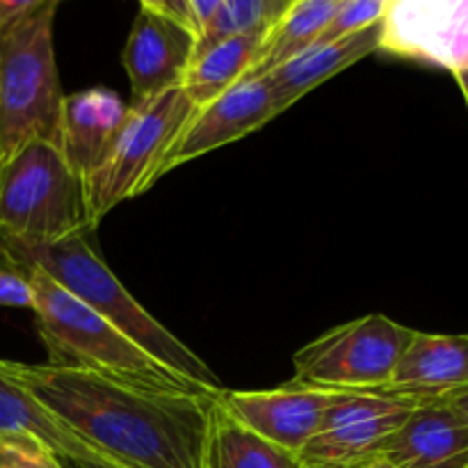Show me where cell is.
I'll list each match as a JSON object with an SVG mask.
<instances>
[{
	"label": "cell",
	"mask_w": 468,
	"mask_h": 468,
	"mask_svg": "<svg viewBox=\"0 0 468 468\" xmlns=\"http://www.w3.org/2000/svg\"><path fill=\"white\" fill-rule=\"evenodd\" d=\"M300 468H336V466H304V464H300Z\"/></svg>",
	"instance_id": "f546056e"
},
{
	"label": "cell",
	"mask_w": 468,
	"mask_h": 468,
	"mask_svg": "<svg viewBox=\"0 0 468 468\" xmlns=\"http://www.w3.org/2000/svg\"><path fill=\"white\" fill-rule=\"evenodd\" d=\"M58 0L0 32V169L32 142L59 140L64 91L55 59Z\"/></svg>",
	"instance_id": "277c9868"
},
{
	"label": "cell",
	"mask_w": 468,
	"mask_h": 468,
	"mask_svg": "<svg viewBox=\"0 0 468 468\" xmlns=\"http://www.w3.org/2000/svg\"><path fill=\"white\" fill-rule=\"evenodd\" d=\"M388 0H341L334 12L332 21L327 23L320 37L315 39L314 46L332 44V41L350 37L355 32L368 30V27L382 23L384 14H387ZM311 46V48H314Z\"/></svg>",
	"instance_id": "7402d4cb"
},
{
	"label": "cell",
	"mask_w": 468,
	"mask_h": 468,
	"mask_svg": "<svg viewBox=\"0 0 468 468\" xmlns=\"http://www.w3.org/2000/svg\"><path fill=\"white\" fill-rule=\"evenodd\" d=\"M128 103L108 87H90L64 96L58 146L69 169L85 181L122 131Z\"/></svg>",
	"instance_id": "4fadbf2b"
},
{
	"label": "cell",
	"mask_w": 468,
	"mask_h": 468,
	"mask_svg": "<svg viewBox=\"0 0 468 468\" xmlns=\"http://www.w3.org/2000/svg\"><path fill=\"white\" fill-rule=\"evenodd\" d=\"M291 0H219L218 12L208 21L206 30L197 37L195 55L236 39V37L265 32L282 18Z\"/></svg>",
	"instance_id": "44dd1931"
},
{
	"label": "cell",
	"mask_w": 468,
	"mask_h": 468,
	"mask_svg": "<svg viewBox=\"0 0 468 468\" xmlns=\"http://www.w3.org/2000/svg\"><path fill=\"white\" fill-rule=\"evenodd\" d=\"M0 434H30L53 448L67 464L99 460V452L87 446L55 414H50L26 388L0 375ZM105 460V457H103Z\"/></svg>",
	"instance_id": "e0dca14e"
},
{
	"label": "cell",
	"mask_w": 468,
	"mask_h": 468,
	"mask_svg": "<svg viewBox=\"0 0 468 468\" xmlns=\"http://www.w3.org/2000/svg\"><path fill=\"white\" fill-rule=\"evenodd\" d=\"M85 187L53 142H32L0 169V240L55 245L91 233Z\"/></svg>",
	"instance_id": "5b68a950"
},
{
	"label": "cell",
	"mask_w": 468,
	"mask_h": 468,
	"mask_svg": "<svg viewBox=\"0 0 468 468\" xmlns=\"http://www.w3.org/2000/svg\"><path fill=\"white\" fill-rule=\"evenodd\" d=\"M338 391L309 387L291 379L268 391H227L218 402L229 416L265 441L300 457L318 434L324 411Z\"/></svg>",
	"instance_id": "8fae6325"
},
{
	"label": "cell",
	"mask_w": 468,
	"mask_h": 468,
	"mask_svg": "<svg viewBox=\"0 0 468 468\" xmlns=\"http://www.w3.org/2000/svg\"><path fill=\"white\" fill-rule=\"evenodd\" d=\"M69 466H73V468H122L117 464H112V462L103 460V457H99V460H85V462H80V464H69Z\"/></svg>",
	"instance_id": "83f0119b"
},
{
	"label": "cell",
	"mask_w": 468,
	"mask_h": 468,
	"mask_svg": "<svg viewBox=\"0 0 468 468\" xmlns=\"http://www.w3.org/2000/svg\"><path fill=\"white\" fill-rule=\"evenodd\" d=\"M414 332L382 314L338 324L295 352L292 379L329 391H382Z\"/></svg>",
	"instance_id": "52a82bcc"
},
{
	"label": "cell",
	"mask_w": 468,
	"mask_h": 468,
	"mask_svg": "<svg viewBox=\"0 0 468 468\" xmlns=\"http://www.w3.org/2000/svg\"><path fill=\"white\" fill-rule=\"evenodd\" d=\"M90 236L91 233H80L55 245H16L0 240V256L12 270H41L69 295L131 338L146 355L158 359L187 382L219 396L224 387L215 370L123 288L117 274L94 250Z\"/></svg>",
	"instance_id": "7a4b0ae2"
},
{
	"label": "cell",
	"mask_w": 468,
	"mask_h": 468,
	"mask_svg": "<svg viewBox=\"0 0 468 468\" xmlns=\"http://www.w3.org/2000/svg\"><path fill=\"white\" fill-rule=\"evenodd\" d=\"M451 405L455 407L457 411H460V416H462V419H464V423L468 425V388H466V391H462L460 396L452 398Z\"/></svg>",
	"instance_id": "484cf974"
},
{
	"label": "cell",
	"mask_w": 468,
	"mask_h": 468,
	"mask_svg": "<svg viewBox=\"0 0 468 468\" xmlns=\"http://www.w3.org/2000/svg\"><path fill=\"white\" fill-rule=\"evenodd\" d=\"M204 468H300V460L247 430L215 400Z\"/></svg>",
	"instance_id": "ffe728a7"
},
{
	"label": "cell",
	"mask_w": 468,
	"mask_h": 468,
	"mask_svg": "<svg viewBox=\"0 0 468 468\" xmlns=\"http://www.w3.org/2000/svg\"><path fill=\"white\" fill-rule=\"evenodd\" d=\"M18 272L26 274L35 292L32 314H35L37 332L44 343L46 355H48V361H46L48 366L87 370V373L137 384V387L215 396L146 355L131 338L123 336L99 314L69 295L41 270L26 268Z\"/></svg>",
	"instance_id": "3957f363"
},
{
	"label": "cell",
	"mask_w": 468,
	"mask_h": 468,
	"mask_svg": "<svg viewBox=\"0 0 468 468\" xmlns=\"http://www.w3.org/2000/svg\"><path fill=\"white\" fill-rule=\"evenodd\" d=\"M195 58V35L165 14L140 3L122 64L131 80V108L149 103L165 91L181 87Z\"/></svg>",
	"instance_id": "7c38bea8"
},
{
	"label": "cell",
	"mask_w": 468,
	"mask_h": 468,
	"mask_svg": "<svg viewBox=\"0 0 468 468\" xmlns=\"http://www.w3.org/2000/svg\"><path fill=\"white\" fill-rule=\"evenodd\" d=\"M265 35L268 30L236 37L192 58L181 90L195 103V108L215 101L247 76L263 48Z\"/></svg>",
	"instance_id": "ac0fdd59"
},
{
	"label": "cell",
	"mask_w": 468,
	"mask_h": 468,
	"mask_svg": "<svg viewBox=\"0 0 468 468\" xmlns=\"http://www.w3.org/2000/svg\"><path fill=\"white\" fill-rule=\"evenodd\" d=\"M277 114H282V110L268 78H242L215 101L195 108L160 160L155 183L190 160L251 135Z\"/></svg>",
	"instance_id": "9c48e42d"
},
{
	"label": "cell",
	"mask_w": 468,
	"mask_h": 468,
	"mask_svg": "<svg viewBox=\"0 0 468 468\" xmlns=\"http://www.w3.org/2000/svg\"><path fill=\"white\" fill-rule=\"evenodd\" d=\"M388 388L425 405L451 402L468 388V334L414 332Z\"/></svg>",
	"instance_id": "5bb4252c"
},
{
	"label": "cell",
	"mask_w": 468,
	"mask_h": 468,
	"mask_svg": "<svg viewBox=\"0 0 468 468\" xmlns=\"http://www.w3.org/2000/svg\"><path fill=\"white\" fill-rule=\"evenodd\" d=\"M378 455L398 468H468V425L451 402L423 405Z\"/></svg>",
	"instance_id": "9a60e30c"
},
{
	"label": "cell",
	"mask_w": 468,
	"mask_h": 468,
	"mask_svg": "<svg viewBox=\"0 0 468 468\" xmlns=\"http://www.w3.org/2000/svg\"><path fill=\"white\" fill-rule=\"evenodd\" d=\"M26 388L101 457L122 468H204L218 398L137 387L87 370L0 359Z\"/></svg>",
	"instance_id": "6da1fadb"
},
{
	"label": "cell",
	"mask_w": 468,
	"mask_h": 468,
	"mask_svg": "<svg viewBox=\"0 0 468 468\" xmlns=\"http://www.w3.org/2000/svg\"><path fill=\"white\" fill-rule=\"evenodd\" d=\"M379 44H382V23L368 27V30L355 32V35L332 41V44L314 46L306 53L297 55L295 59L283 64V67L274 69L265 78H268L270 87L277 96L279 110L286 112L302 96L314 91L324 80H329L336 73L346 71L347 67L379 50Z\"/></svg>",
	"instance_id": "2e32d148"
},
{
	"label": "cell",
	"mask_w": 468,
	"mask_h": 468,
	"mask_svg": "<svg viewBox=\"0 0 468 468\" xmlns=\"http://www.w3.org/2000/svg\"><path fill=\"white\" fill-rule=\"evenodd\" d=\"M419 398L391 391H338L318 434L300 452L304 466L350 468L370 460L423 407Z\"/></svg>",
	"instance_id": "ba28073f"
},
{
	"label": "cell",
	"mask_w": 468,
	"mask_h": 468,
	"mask_svg": "<svg viewBox=\"0 0 468 468\" xmlns=\"http://www.w3.org/2000/svg\"><path fill=\"white\" fill-rule=\"evenodd\" d=\"M379 50L466 71L468 0H388Z\"/></svg>",
	"instance_id": "30bf717a"
},
{
	"label": "cell",
	"mask_w": 468,
	"mask_h": 468,
	"mask_svg": "<svg viewBox=\"0 0 468 468\" xmlns=\"http://www.w3.org/2000/svg\"><path fill=\"white\" fill-rule=\"evenodd\" d=\"M67 462L30 434H0V468H67Z\"/></svg>",
	"instance_id": "603a6c76"
},
{
	"label": "cell",
	"mask_w": 468,
	"mask_h": 468,
	"mask_svg": "<svg viewBox=\"0 0 468 468\" xmlns=\"http://www.w3.org/2000/svg\"><path fill=\"white\" fill-rule=\"evenodd\" d=\"M350 468H398V466L391 464V462H388V460H384V457L375 455V457H370V460L359 462V464H355V466H350Z\"/></svg>",
	"instance_id": "4316f807"
},
{
	"label": "cell",
	"mask_w": 468,
	"mask_h": 468,
	"mask_svg": "<svg viewBox=\"0 0 468 468\" xmlns=\"http://www.w3.org/2000/svg\"><path fill=\"white\" fill-rule=\"evenodd\" d=\"M131 108V105H128ZM195 112V103L181 87L128 110L122 131L101 163L82 181L87 222L91 229L122 201L142 195L155 183L160 160Z\"/></svg>",
	"instance_id": "8992f818"
},
{
	"label": "cell",
	"mask_w": 468,
	"mask_h": 468,
	"mask_svg": "<svg viewBox=\"0 0 468 468\" xmlns=\"http://www.w3.org/2000/svg\"><path fill=\"white\" fill-rule=\"evenodd\" d=\"M455 80H457V85H460L462 94H464V99H466V103H468V69H466V71L455 73Z\"/></svg>",
	"instance_id": "f1b7e54d"
},
{
	"label": "cell",
	"mask_w": 468,
	"mask_h": 468,
	"mask_svg": "<svg viewBox=\"0 0 468 468\" xmlns=\"http://www.w3.org/2000/svg\"><path fill=\"white\" fill-rule=\"evenodd\" d=\"M338 3L341 0H291L282 18L265 35L263 48L245 78H265L306 53L332 21Z\"/></svg>",
	"instance_id": "d6986e66"
},
{
	"label": "cell",
	"mask_w": 468,
	"mask_h": 468,
	"mask_svg": "<svg viewBox=\"0 0 468 468\" xmlns=\"http://www.w3.org/2000/svg\"><path fill=\"white\" fill-rule=\"evenodd\" d=\"M41 0H0V32L39 7Z\"/></svg>",
	"instance_id": "d4e9b609"
},
{
	"label": "cell",
	"mask_w": 468,
	"mask_h": 468,
	"mask_svg": "<svg viewBox=\"0 0 468 468\" xmlns=\"http://www.w3.org/2000/svg\"><path fill=\"white\" fill-rule=\"evenodd\" d=\"M0 306L9 309H35V292L26 274L12 268H0Z\"/></svg>",
	"instance_id": "cb8c5ba5"
}]
</instances>
